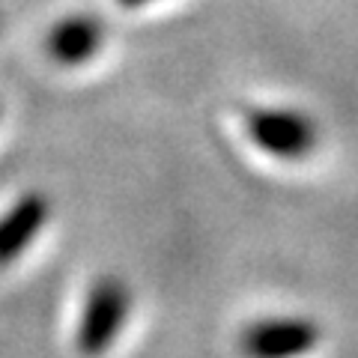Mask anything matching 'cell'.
Listing matches in <instances>:
<instances>
[{
    "mask_svg": "<svg viewBox=\"0 0 358 358\" xmlns=\"http://www.w3.org/2000/svg\"><path fill=\"white\" fill-rule=\"evenodd\" d=\"M245 129L263 152L275 159H305L317 150V122L296 108H251L245 110Z\"/></svg>",
    "mask_w": 358,
    "mask_h": 358,
    "instance_id": "obj_1",
    "label": "cell"
},
{
    "mask_svg": "<svg viewBox=\"0 0 358 358\" xmlns=\"http://www.w3.org/2000/svg\"><path fill=\"white\" fill-rule=\"evenodd\" d=\"M131 310V293L120 278H99L90 287L81 326H78V350L84 355H102L117 341Z\"/></svg>",
    "mask_w": 358,
    "mask_h": 358,
    "instance_id": "obj_2",
    "label": "cell"
},
{
    "mask_svg": "<svg viewBox=\"0 0 358 358\" xmlns=\"http://www.w3.org/2000/svg\"><path fill=\"white\" fill-rule=\"evenodd\" d=\"M320 346V326L305 317L260 320L242 331V352L248 358H301Z\"/></svg>",
    "mask_w": 358,
    "mask_h": 358,
    "instance_id": "obj_3",
    "label": "cell"
},
{
    "mask_svg": "<svg viewBox=\"0 0 358 358\" xmlns=\"http://www.w3.org/2000/svg\"><path fill=\"white\" fill-rule=\"evenodd\" d=\"M105 42V21L87 13H75L60 18L51 27L45 48H48L51 60L60 66H81L90 57H96Z\"/></svg>",
    "mask_w": 358,
    "mask_h": 358,
    "instance_id": "obj_4",
    "label": "cell"
},
{
    "mask_svg": "<svg viewBox=\"0 0 358 358\" xmlns=\"http://www.w3.org/2000/svg\"><path fill=\"white\" fill-rule=\"evenodd\" d=\"M51 218V200L30 192L0 218V268L9 266L21 251L30 248V242L39 236V230Z\"/></svg>",
    "mask_w": 358,
    "mask_h": 358,
    "instance_id": "obj_5",
    "label": "cell"
},
{
    "mask_svg": "<svg viewBox=\"0 0 358 358\" xmlns=\"http://www.w3.org/2000/svg\"><path fill=\"white\" fill-rule=\"evenodd\" d=\"M120 6H126V9H138V6H147V3H152V0H117Z\"/></svg>",
    "mask_w": 358,
    "mask_h": 358,
    "instance_id": "obj_6",
    "label": "cell"
},
{
    "mask_svg": "<svg viewBox=\"0 0 358 358\" xmlns=\"http://www.w3.org/2000/svg\"><path fill=\"white\" fill-rule=\"evenodd\" d=\"M0 21H3V15H0Z\"/></svg>",
    "mask_w": 358,
    "mask_h": 358,
    "instance_id": "obj_7",
    "label": "cell"
}]
</instances>
